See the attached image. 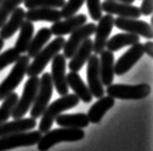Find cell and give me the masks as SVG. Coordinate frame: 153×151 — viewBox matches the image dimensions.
<instances>
[{"label":"cell","mask_w":153,"mask_h":151,"mask_svg":"<svg viewBox=\"0 0 153 151\" xmlns=\"http://www.w3.org/2000/svg\"><path fill=\"white\" fill-rule=\"evenodd\" d=\"M42 137L40 131H30L0 137V151H7L22 146H32L38 144Z\"/></svg>","instance_id":"cell-8"},{"label":"cell","mask_w":153,"mask_h":151,"mask_svg":"<svg viewBox=\"0 0 153 151\" xmlns=\"http://www.w3.org/2000/svg\"><path fill=\"white\" fill-rule=\"evenodd\" d=\"M19 100V95L16 92H12L3 100L0 106V124L6 122L12 116V113Z\"/></svg>","instance_id":"cell-28"},{"label":"cell","mask_w":153,"mask_h":151,"mask_svg":"<svg viewBox=\"0 0 153 151\" xmlns=\"http://www.w3.org/2000/svg\"><path fill=\"white\" fill-rule=\"evenodd\" d=\"M34 24L29 21H25L19 28V34L15 44V49L19 53H25L27 51L29 44L34 35Z\"/></svg>","instance_id":"cell-26"},{"label":"cell","mask_w":153,"mask_h":151,"mask_svg":"<svg viewBox=\"0 0 153 151\" xmlns=\"http://www.w3.org/2000/svg\"><path fill=\"white\" fill-rule=\"evenodd\" d=\"M66 57L63 54L57 53L52 58L51 62V81L59 95H66L69 92L66 79Z\"/></svg>","instance_id":"cell-9"},{"label":"cell","mask_w":153,"mask_h":151,"mask_svg":"<svg viewBox=\"0 0 153 151\" xmlns=\"http://www.w3.org/2000/svg\"><path fill=\"white\" fill-rule=\"evenodd\" d=\"M30 63L28 55H21L19 58L14 63L11 72L6 78L0 83V101H3L8 95H10L22 81L26 75V70Z\"/></svg>","instance_id":"cell-4"},{"label":"cell","mask_w":153,"mask_h":151,"mask_svg":"<svg viewBox=\"0 0 153 151\" xmlns=\"http://www.w3.org/2000/svg\"><path fill=\"white\" fill-rule=\"evenodd\" d=\"M88 14L94 21H98L102 17V6L100 0H85Z\"/></svg>","instance_id":"cell-33"},{"label":"cell","mask_w":153,"mask_h":151,"mask_svg":"<svg viewBox=\"0 0 153 151\" xmlns=\"http://www.w3.org/2000/svg\"><path fill=\"white\" fill-rule=\"evenodd\" d=\"M99 68L101 81L104 86H108L114 79V55L110 50H103L100 53Z\"/></svg>","instance_id":"cell-17"},{"label":"cell","mask_w":153,"mask_h":151,"mask_svg":"<svg viewBox=\"0 0 153 151\" xmlns=\"http://www.w3.org/2000/svg\"><path fill=\"white\" fill-rule=\"evenodd\" d=\"M26 21L31 22L49 21L55 22L62 19L60 11L55 8H35L25 12Z\"/></svg>","instance_id":"cell-22"},{"label":"cell","mask_w":153,"mask_h":151,"mask_svg":"<svg viewBox=\"0 0 153 151\" xmlns=\"http://www.w3.org/2000/svg\"><path fill=\"white\" fill-rule=\"evenodd\" d=\"M65 41L66 40L62 36H57L49 45L43 47L34 57L33 62L29 63L28 65L26 70V75L28 77H35L41 74L48 64L52 60V58L63 49Z\"/></svg>","instance_id":"cell-3"},{"label":"cell","mask_w":153,"mask_h":151,"mask_svg":"<svg viewBox=\"0 0 153 151\" xmlns=\"http://www.w3.org/2000/svg\"><path fill=\"white\" fill-rule=\"evenodd\" d=\"M110 1H115V2H121L126 4H132L135 2V0H110Z\"/></svg>","instance_id":"cell-36"},{"label":"cell","mask_w":153,"mask_h":151,"mask_svg":"<svg viewBox=\"0 0 153 151\" xmlns=\"http://www.w3.org/2000/svg\"><path fill=\"white\" fill-rule=\"evenodd\" d=\"M25 2V0H3L0 4V28L6 22L11 14Z\"/></svg>","instance_id":"cell-29"},{"label":"cell","mask_w":153,"mask_h":151,"mask_svg":"<svg viewBox=\"0 0 153 151\" xmlns=\"http://www.w3.org/2000/svg\"><path fill=\"white\" fill-rule=\"evenodd\" d=\"M65 0H25V7L26 9L35 8H61L65 4Z\"/></svg>","instance_id":"cell-30"},{"label":"cell","mask_w":153,"mask_h":151,"mask_svg":"<svg viewBox=\"0 0 153 151\" xmlns=\"http://www.w3.org/2000/svg\"><path fill=\"white\" fill-rule=\"evenodd\" d=\"M114 26V18L112 15L107 14L102 16L98 21L95 28V39L93 41V51L95 54H100L106 49V44L111 32Z\"/></svg>","instance_id":"cell-11"},{"label":"cell","mask_w":153,"mask_h":151,"mask_svg":"<svg viewBox=\"0 0 153 151\" xmlns=\"http://www.w3.org/2000/svg\"><path fill=\"white\" fill-rule=\"evenodd\" d=\"M66 79L68 86L71 87L79 100H82L85 104H89L92 102V94L88 86L83 82L82 78L78 74V72H71L66 75Z\"/></svg>","instance_id":"cell-21"},{"label":"cell","mask_w":153,"mask_h":151,"mask_svg":"<svg viewBox=\"0 0 153 151\" xmlns=\"http://www.w3.org/2000/svg\"><path fill=\"white\" fill-rule=\"evenodd\" d=\"M56 124L65 128L83 129L89 125V119L85 113H71V114H59L55 118Z\"/></svg>","instance_id":"cell-24"},{"label":"cell","mask_w":153,"mask_h":151,"mask_svg":"<svg viewBox=\"0 0 153 151\" xmlns=\"http://www.w3.org/2000/svg\"><path fill=\"white\" fill-rule=\"evenodd\" d=\"M140 42V36L132 33H118L112 36L111 39H108L106 47L108 50L114 53L123 49L124 47L132 46L134 44Z\"/></svg>","instance_id":"cell-25"},{"label":"cell","mask_w":153,"mask_h":151,"mask_svg":"<svg viewBox=\"0 0 153 151\" xmlns=\"http://www.w3.org/2000/svg\"><path fill=\"white\" fill-rule=\"evenodd\" d=\"M92 51H93V41L90 38H87L76 49L74 55L71 57V61L68 65L69 69L72 72L80 71L83 65L87 62L88 58L90 57Z\"/></svg>","instance_id":"cell-18"},{"label":"cell","mask_w":153,"mask_h":151,"mask_svg":"<svg viewBox=\"0 0 153 151\" xmlns=\"http://www.w3.org/2000/svg\"><path fill=\"white\" fill-rule=\"evenodd\" d=\"M87 21V17L84 14L75 15L73 17L65 19V21H58L53 22L51 27L52 35L55 36H63V35L71 34L73 31L82 26Z\"/></svg>","instance_id":"cell-16"},{"label":"cell","mask_w":153,"mask_h":151,"mask_svg":"<svg viewBox=\"0 0 153 151\" xmlns=\"http://www.w3.org/2000/svg\"><path fill=\"white\" fill-rule=\"evenodd\" d=\"M51 31L48 27H43L41 28L35 36L32 38L31 42L29 44V47L27 49V55L29 58H34L37 53L41 50L44 46L46 45L51 38Z\"/></svg>","instance_id":"cell-27"},{"label":"cell","mask_w":153,"mask_h":151,"mask_svg":"<svg viewBox=\"0 0 153 151\" xmlns=\"http://www.w3.org/2000/svg\"><path fill=\"white\" fill-rule=\"evenodd\" d=\"M101 6L102 10L106 12L107 14L112 16H118L120 18L139 19L142 16L140 8L133 6L132 4L105 0L103 3H101Z\"/></svg>","instance_id":"cell-15"},{"label":"cell","mask_w":153,"mask_h":151,"mask_svg":"<svg viewBox=\"0 0 153 151\" xmlns=\"http://www.w3.org/2000/svg\"><path fill=\"white\" fill-rule=\"evenodd\" d=\"M96 24L95 23H84L82 26L71 33L70 38L65 41L63 46V55L66 58H71L74 55L76 49L82 45V42L87 38H90L91 35L95 33Z\"/></svg>","instance_id":"cell-10"},{"label":"cell","mask_w":153,"mask_h":151,"mask_svg":"<svg viewBox=\"0 0 153 151\" xmlns=\"http://www.w3.org/2000/svg\"><path fill=\"white\" fill-rule=\"evenodd\" d=\"M84 2H85V0H68L61 7V11H60L61 17L64 19L73 17L82 7Z\"/></svg>","instance_id":"cell-31"},{"label":"cell","mask_w":153,"mask_h":151,"mask_svg":"<svg viewBox=\"0 0 153 151\" xmlns=\"http://www.w3.org/2000/svg\"><path fill=\"white\" fill-rule=\"evenodd\" d=\"M3 1V0H0V4H1V2Z\"/></svg>","instance_id":"cell-38"},{"label":"cell","mask_w":153,"mask_h":151,"mask_svg":"<svg viewBox=\"0 0 153 151\" xmlns=\"http://www.w3.org/2000/svg\"><path fill=\"white\" fill-rule=\"evenodd\" d=\"M79 103V99L76 97V94H66L61 96V98L57 99L52 102L51 105L47 107L45 112L42 114L41 121L39 124V130L42 134L47 133L51 129L53 125L55 118L67 110L73 109L76 107Z\"/></svg>","instance_id":"cell-1"},{"label":"cell","mask_w":153,"mask_h":151,"mask_svg":"<svg viewBox=\"0 0 153 151\" xmlns=\"http://www.w3.org/2000/svg\"><path fill=\"white\" fill-rule=\"evenodd\" d=\"M86 63H87L86 76H87L88 88H89L92 96L99 99L104 96L105 89L103 83L101 81V76H100L98 55L91 54Z\"/></svg>","instance_id":"cell-12"},{"label":"cell","mask_w":153,"mask_h":151,"mask_svg":"<svg viewBox=\"0 0 153 151\" xmlns=\"http://www.w3.org/2000/svg\"><path fill=\"white\" fill-rule=\"evenodd\" d=\"M25 19V11L22 7H18L11 14L10 19H7L0 30V38L3 40H8L13 37V35L19 30L22 22Z\"/></svg>","instance_id":"cell-19"},{"label":"cell","mask_w":153,"mask_h":151,"mask_svg":"<svg viewBox=\"0 0 153 151\" xmlns=\"http://www.w3.org/2000/svg\"><path fill=\"white\" fill-rule=\"evenodd\" d=\"M106 92L108 96L119 100H140L149 96L151 86L147 83H140L137 85L111 84L107 86Z\"/></svg>","instance_id":"cell-5"},{"label":"cell","mask_w":153,"mask_h":151,"mask_svg":"<svg viewBox=\"0 0 153 151\" xmlns=\"http://www.w3.org/2000/svg\"><path fill=\"white\" fill-rule=\"evenodd\" d=\"M143 51L144 53H146L149 57H152L153 54V44L151 41H147L143 45Z\"/></svg>","instance_id":"cell-35"},{"label":"cell","mask_w":153,"mask_h":151,"mask_svg":"<svg viewBox=\"0 0 153 151\" xmlns=\"http://www.w3.org/2000/svg\"><path fill=\"white\" fill-rule=\"evenodd\" d=\"M140 11L142 15L146 16V17H149L152 14V0H143Z\"/></svg>","instance_id":"cell-34"},{"label":"cell","mask_w":153,"mask_h":151,"mask_svg":"<svg viewBox=\"0 0 153 151\" xmlns=\"http://www.w3.org/2000/svg\"><path fill=\"white\" fill-rule=\"evenodd\" d=\"M39 82L40 78H38V76L29 77V78L26 81L22 97L18 100L13 113H12V116L14 119L22 118L27 113L28 110L32 107L38 92Z\"/></svg>","instance_id":"cell-7"},{"label":"cell","mask_w":153,"mask_h":151,"mask_svg":"<svg viewBox=\"0 0 153 151\" xmlns=\"http://www.w3.org/2000/svg\"><path fill=\"white\" fill-rule=\"evenodd\" d=\"M53 92V84H52L51 77L50 73H44L42 78H40L39 88L35 100L32 105L30 110V115L32 118L37 119L42 116L47 107L49 106V102L51 99Z\"/></svg>","instance_id":"cell-6"},{"label":"cell","mask_w":153,"mask_h":151,"mask_svg":"<svg viewBox=\"0 0 153 151\" xmlns=\"http://www.w3.org/2000/svg\"><path fill=\"white\" fill-rule=\"evenodd\" d=\"M115 101L114 99L111 96L101 97L99 100L92 105V107L88 110L87 117L89 119V122L93 123V124H98L101 122L104 115L106 114L108 110H110L112 107L114 106Z\"/></svg>","instance_id":"cell-23"},{"label":"cell","mask_w":153,"mask_h":151,"mask_svg":"<svg viewBox=\"0 0 153 151\" xmlns=\"http://www.w3.org/2000/svg\"><path fill=\"white\" fill-rule=\"evenodd\" d=\"M37 123L35 118H19L14 119L11 122H4L0 124V137L7 136V135L27 132V131L33 130Z\"/></svg>","instance_id":"cell-20"},{"label":"cell","mask_w":153,"mask_h":151,"mask_svg":"<svg viewBox=\"0 0 153 151\" xmlns=\"http://www.w3.org/2000/svg\"><path fill=\"white\" fill-rule=\"evenodd\" d=\"M114 26L124 32L136 34L146 39H152V26L146 21H140L139 19H126L116 18L114 19Z\"/></svg>","instance_id":"cell-14"},{"label":"cell","mask_w":153,"mask_h":151,"mask_svg":"<svg viewBox=\"0 0 153 151\" xmlns=\"http://www.w3.org/2000/svg\"><path fill=\"white\" fill-rule=\"evenodd\" d=\"M84 137L85 133L82 129L61 127L59 129L50 130L40 138L37 144L38 149L39 151H48L59 142H75L82 141Z\"/></svg>","instance_id":"cell-2"},{"label":"cell","mask_w":153,"mask_h":151,"mask_svg":"<svg viewBox=\"0 0 153 151\" xmlns=\"http://www.w3.org/2000/svg\"><path fill=\"white\" fill-rule=\"evenodd\" d=\"M19 56H21V53L15 47H10L2 53L0 54V72L6 67L14 64L19 58Z\"/></svg>","instance_id":"cell-32"},{"label":"cell","mask_w":153,"mask_h":151,"mask_svg":"<svg viewBox=\"0 0 153 151\" xmlns=\"http://www.w3.org/2000/svg\"><path fill=\"white\" fill-rule=\"evenodd\" d=\"M143 45L142 43L138 42L132 45L130 49L114 62V75L122 76L126 74L143 56Z\"/></svg>","instance_id":"cell-13"},{"label":"cell","mask_w":153,"mask_h":151,"mask_svg":"<svg viewBox=\"0 0 153 151\" xmlns=\"http://www.w3.org/2000/svg\"><path fill=\"white\" fill-rule=\"evenodd\" d=\"M3 47H4V40L2 38H0V51L3 49Z\"/></svg>","instance_id":"cell-37"}]
</instances>
